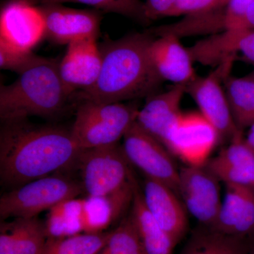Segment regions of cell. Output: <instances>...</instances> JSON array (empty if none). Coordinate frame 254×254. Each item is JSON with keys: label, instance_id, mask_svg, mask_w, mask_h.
Here are the masks:
<instances>
[{"label": "cell", "instance_id": "d6a6232c", "mask_svg": "<svg viewBox=\"0 0 254 254\" xmlns=\"http://www.w3.org/2000/svg\"><path fill=\"white\" fill-rule=\"evenodd\" d=\"M254 1V0H230L225 10L224 31L227 23L243 14L244 11Z\"/></svg>", "mask_w": 254, "mask_h": 254}, {"label": "cell", "instance_id": "484cf974", "mask_svg": "<svg viewBox=\"0 0 254 254\" xmlns=\"http://www.w3.org/2000/svg\"><path fill=\"white\" fill-rule=\"evenodd\" d=\"M32 4H63L77 3L92 6L94 9L105 12L114 13L136 20L138 22H148L145 16L144 3L141 0H28Z\"/></svg>", "mask_w": 254, "mask_h": 254}, {"label": "cell", "instance_id": "d4e9b609", "mask_svg": "<svg viewBox=\"0 0 254 254\" xmlns=\"http://www.w3.org/2000/svg\"><path fill=\"white\" fill-rule=\"evenodd\" d=\"M111 232L48 237L41 254H97L108 244Z\"/></svg>", "mask_w": 254, "mask_h": 254}, {"label": "cell", "instance_id": "5b68a950", "mask_svg": "<svg viewBox=\"0 0 254 254\" xmlns=\"http://www.w3.org/2000/svg\"><path fill=\"white\" fill-rule=\"evenodd\" d=\"M83 190L81 182L64 176H48L13 189L0 198V218H28L74 199Z\"/></svg>", "mask_w": 254, "mask_h": 254}, {"label": "cell", "instance_id": "8992f818", "mask_svg": "<svg viewBox=\"0 0 254 254\" xmlns=\"http://www.w3.org/2000/svg\"><path fill=\"white\" fill-rule=\"evenodd\" d=\"M128 163L118 143L82 150L76 164L85 193L88 197H106L119 190L129 180Z\"/></svg>", "mask_w": 254, "mask_h": 254}, {"label": "cell", "instance_id": "cb8c5ba5", "mask_svg": "<svg viewBox=\"0 0 254 254\" xmlns=\"http://www.w3.org/2000/svg\"><path fill=\"white\" fill-rule=\"evenodd\" d=\"M84 200H68L50 209L46 223L47 235L52 238L73 236L83 232L81 213Z\"/></svg>", "mask_w": 254, "mask_h": 254}, {"label": "cell", "instance_id": "8fae6325", "mask_svg": "<svg viewBox=\"0 0 254 254\" xmlns=\"http://www.w3.org/2000/svg\"><path fill=\"white\" fill-rule=\"evenodd\" d=\"M219 182L206 165H185L180 170L179 196L187 212L203 226H213L218 216L222 203Z\"/></svg>", "mask_w": 254, "mask_h": 254}, {"label": "cell", "instance_id": "4dcf8cb0", "mask_svg": "<svg viewBox=\"0 0 254 254\" xmlns=\"http://www.w3.org/2000/svg\"><path fill=\"white\" fill-rule=\"evenodd\" d=\"M175 0H146L145 16L148 22L158 18L168 17Z\"/></svg>", "mask_w": 254, "mask_h": 254}, {"label": "cell", "instance_id": "277c9868", "mask_svg": "<svg viewBox=\"0 0 254 254\" xmlns=\"http://www.w3.org/2000/svg\"><path fill=\"white\" fill-rule=\"evenodd\" d=\"M138 111L124 103L81 102L70 131L81 150L115 144L136 121Z\"/></svg>", "mask_w": 254, "mask_h": 254}, {"label": "cell", "instance_id": "1f68e13d", "mask_svg": "<svg viewBox=\"0 0 254 254\" xmlns=\"http://www.w3.org/2000/svg\"><path fill=\"white\" fill-rule=\"evenodd\" d=\"M232 29H254V1L243 14L227 23L225 31Z\"/></svg>", "mask_w": 254, "mask_h": 254}, {"label": "cell", "instance_id": "9a60e30c", "mask_svg": "<svg viewBox=\"0 0 254 254\" xmlns=\"http://www.w3.org/2000/svg\"><path fill=\"white\" fill-rule=\"evenodd\" d=\"M193 62L218 66L227 60L236 58L254 64V29H232L209 36L188 48Z\"/></svg>", "mask_w": 254, "mask_h": 254}, {"label": "cell", "instance_id": "e575fe53", "mask_svg": "<svg viewBox=\"0 0 254 254\" xmlns=\"http://www.w3.org/2000/svg\"><path fill=\"white\" fill-rule=\"evenodd\" d=\"M248 239L249 254H254V233L247 237Z\"/></svg>", "mask_w": 254, "mask_h": 254}, {"label": "cell", "instance_id": "44dd1931", "mask_svg": "<svg viewBox=\"0 0 254 254\" xmlns=\"http://www.w3.org/2000/svg\"><path fill=\"white\" fill-rule=\"evenodd\" d=\"M133 184L131 215L147 254H174L177 244L159 225L145 205L141 187L132 174Z\"/></svg>", "mask_w": 254, "mask_h": 254}, {"label": "cell", "instance_id": "7a4b0ae2", "mask_svg": "<svg viewBox=\"0 0 254 254\" xmlns=\"http://www.w3.org/2000/svg\"><path fill=\"white\" fill-rule=\"evenodd\" d=\"M153 38L147 31L100 43L102 64L98 79L90 88L75 93L71 101L123 103L158 93L164 81L150 59Z\"/></svg>", "mask_w": 254, "mask_h": 254}, {"label": "cell", "instance_id": "52a82bcc", "mask_svg": "<svg viewBox=\"0 0 254 254\" xmlns=\"http://www.w3.org/2000/svg\"><path fill=\"white\" fill-rule=\"evenodd\" d=\"M220 133L200 113H182L163 145L186 166H205L217 145Z\"/></svg>", "mask_w": 254, "mask_h": 254}, {"label": "cell", "instance_id": "6da1fadb", "mask_svg": "<svg viewBox=\"0 0 254 254\" xmlns=\"http://www.w3.org/2000/svg\"><path fill=\"white\" fill-rule=\"evenodd\" d=\"M70 129L32 124L28 119L1 123L0 177L14 188L72 167L81 152Z\"/></svg>", "mask_w": 254, "mask_h": 254}, {"label": "cell", "instance_id": "ba28073f", "mask_svg": "<svg viewBox=\"0 0 254 254\" xmlns=\"http://www.w3.org/2000/svg\"><path fill=\"white\" fill-rule=\"evenodd\" d=\"M235 58L227 60L205 77L196 76L187 83L186 92L199 108V113L213 125L222 141H231L239 131L234 120L225 88L222 83L230 76Z\"/></svg>", "mask_w": 254, "mask_h": 254}, {"label": "cell", "instance_id": "5bb4252c", "mask_svg": "<svg viewBox=\"0 0 254 254\" xmlns=\"http://www.w3.org/2000/svg\"><path fill=\"white\" fill-rule=\"evenodd\" d=\"M145 205L164 230L178 244L188 229L187 210L175 190L145 177L141 188Z\"/></svg>", "mask_w": 254, "mask_h": 254}, {"label": "cell", "instance_id": "ac0fdd59", "mask_svg": "<svg viewBox=\"0 0 254 254\" xmlns=\"http://www.w3.org/2000/svg\"><path fill=\"white\" fill-rule=\"evenodd\" d=\"M186 86L187 84L174 85L168 91L151 95L137 115L138 125L163 144L182 113L180 105L187 93Z\"/></svg>", "mask_w": 254, "mask_h": 254}, {"label": "cell", "instance_id": "4fadbf2b", "mask_svg": "<svg viewBox=\"0 0 254 254\" xmlns=\"http://www.w3.org/2000/svg\"><path fill=\"white\" fill-rule=\"evenodd\" d=\"M97 39L85 38L70 43L59 61L60 77L71 98L75 93L93 86L98 79L102 55Z\"/></svg>", "mask_w": 254, "mask_h": 254}, {"label": "cell", "instance_id": "d590c367", "mask_svg": "<svg viewBox=\"0 0 254 254\" xmlns=\"http://www.w3.org/2000/svg\"><path fill=\"white\" fill-rule=\"evenodd\" d=\"M247 77L252 78V79L254 80V70L252 71V73H250V74L247 75Z\"/></svg>", "mask_w": 254, "mask_h": 254}, {"label": "cell", "instance_id": "4316f807", "mask_svg": "<svg viewBox=\"0 0 254 254\" xmlns=\"http://www.w3.org/2000/svg\"><path fill=\"white\" fill-rule=\"evenodd\" d=\"M97 254H147L131 215L111 231L108 244Z\"/></svg>", "mask_w": 254, "mask_h": 254}, {"label": "cell", "instance_id": "7c38bea8", "mask_svg": "<svg viewBox=\"0 0 254 254\" xmlns=\"http://www.w3.org/2000/svg\"><path fill=\"white\" fill-rule=\"evenodd\" d=\"M46 21V38L68 46L88 38H98L101 13L96 9L67 7L60 4L39 5Z\"/></svg>", "mask_w": 254, "mask_h": 254}, {"label": "cell", "instance_id": "836d02e7", "mask_svg": "<svg viewBox=\"0 0 254 254\" xmlns=\"http://www.w3.org/2000/svg\"><path fill=\"white\" fill-rule=\"evenodd\" d=\"M247 144L254 150V125L250 128V131L247 133V136L245 138Z\"/></svg>", "mask_w": 254, "mask_h": 254}, {"label": "cell", "instance_id": "30bf717a", "mask_svg": "<svg viewBox=\"0 0 254 254\" xmlns=\"http://www.w3.org/2000/svg\"><path fill=\"white\" fill-rule=\"evenodd\" d=\"M46 21L39 6L28 0H9L0 13V47L32 53L46 38Z\"/></svg>", "mask_w": 254, "mask_h": 254}, {"label": "cell", "instance_id": "83f0119b", "mask_svg": "<svg viewBox=\"0 0 254 254\" xmlns=\"http://www.w3.org/2000/svg\"><path fill=\"white\" fill-rule=\"evenodd\" d=\"M81 221L83 232L88 234L103 232L113 223L111 208L106 197H88L84 200Z\"/></svg>", "mask_w": 254, "mask_h": 254}, {"label": "cell", "instance_id": "f546056e", "mask_svg": "<svg viewBox=\"0 0 254 254\" xmlns=\"http://www.w3.org/2000/svg\"><path fill=\"white\" fill-rule=\"evenodd\" d=\"M36 55L33 52L21 53L0 47V67L1 69L20 73L31 63Z\"/></svg>", "mask_w": 254, "mask_h": 254}, {"label": "cell", "instance_id": "ffe728a7", "mask_svg": "<svg viewBox=\"0 0 254 254\" xmlns=\"http://www.w3.org/2000/svg\"><path fill=\"white\" fill-rule=\"evenodd\" d=\"M47 239L46 223L37 217L4 221L0 225V254H41Z\"/></svg>", "mask_w": 254, "mask_h": 254}, {"label": "cell", "instance_id": "7402d4cb", "mask_svg": "<svg viewBox=\"0 0 254 254\" xmlns=\"http://www.w3.org/2000/svg\"><path fill=\"white\" fill-rule=\"evenodd\" d=\"M180 254H249L248 239L225 235L200 225Z\"/></svg>", "mask_w": 254, "mask_h": 254}, {"label": "cell", "instance_id": "d6986e66", "mask_svg": "<svg viewBox=\"0 0 254 254\" xmlns=\"http://www.w3.org/2000/svg\"><path fill=\"white\" fill-rule=\"evenodd\" d=\"M206 166L225 185L254 188V150L247 144L242 131L216 157L210 159Z\"/></svg>", "mask_w": 254, "mask_h": 254}, {"label": "cell", "instance_id": "9c48e42d", "mask_svg": "<svg viewBox=\"0 0 254 254\" xmlns=\"http://www.w3.org/2000/svg\"><path fill=\"white\" fill-rule=\"evenodd\" d=\"M123 139V149L128 163L141 170L145 177L165 184L179 195L180 170L166 147L136 122Z\"/></svg>", "mask_w": 254, "mask_h": 254}, {"label": "cell", "instance_id": "603a6c76", "mask_svg": "<svg viewBox=\"0 0 254 254\" xmlns=\"http://www.w3.org/2000/svg\"><path fill=\"white\" fill-rule=\"evenodd\" d=\"M224 88L232 116L239 129L243 131L254 125V80L229 76Z\"/></svg>", "mask_w": 254, "mask_h": 254}, {"label": "cell", "instance_id": "f1b7e54d", "mask_svg": "<svg viewBox=\"0 0 254 254\" xmlns=\"http://www.w3.org/2000/svg\"><path fill=\"white\" fill-rule=\"evenodd\" d=\"M230 0H175L168 17L205 14L226 8Z\"/></svg>", "mask_w": 254, "mask_h": 254}, {"label": "cell", "instance_id": "e0dca14e", "mask_svg": "<svg viewBox=\"0 0 254 254\" xmlns=\"http://www.w3.org/2000/svg\"><path fill=\"white\" fill-rule=\"evenodd\" d=\"M225 185V197L210 228L225 235L248 237L254 233V188Z\"/></svg>", "mask_w": 254, "mask_h": 254}, {"label": "cell", "instance_id": "3957f363", "mask_svg": "<svg viewBox=\"0 0 254 254\" xmlns=\"http://www.w3.org/2000/svg\"><path fill=\"white\" fill-rule=\"evenodd\" d=\"M11 84L0 87L1 123L60 115L71 101L59 72V61L36 55Z\"/></svg>", "mask_w": 254, "mask_h": 254}, {"label": "cell", "instance_id": "2e32d148", "mask_svg": "<svg viewBox=\"0 0 254 254\" xmlns=\"http://www.w3.org/2000/svg\"><path fill=\"white\" fill-rule=\"evenodd\" d=\"M180 39L172 34L153 36L149 48L150 59L158 76L163 81L175 85L187 84L197 76L188 48Z\"/></svg>", "mask_w": 254, "mask_h": 254}]
</instances>
